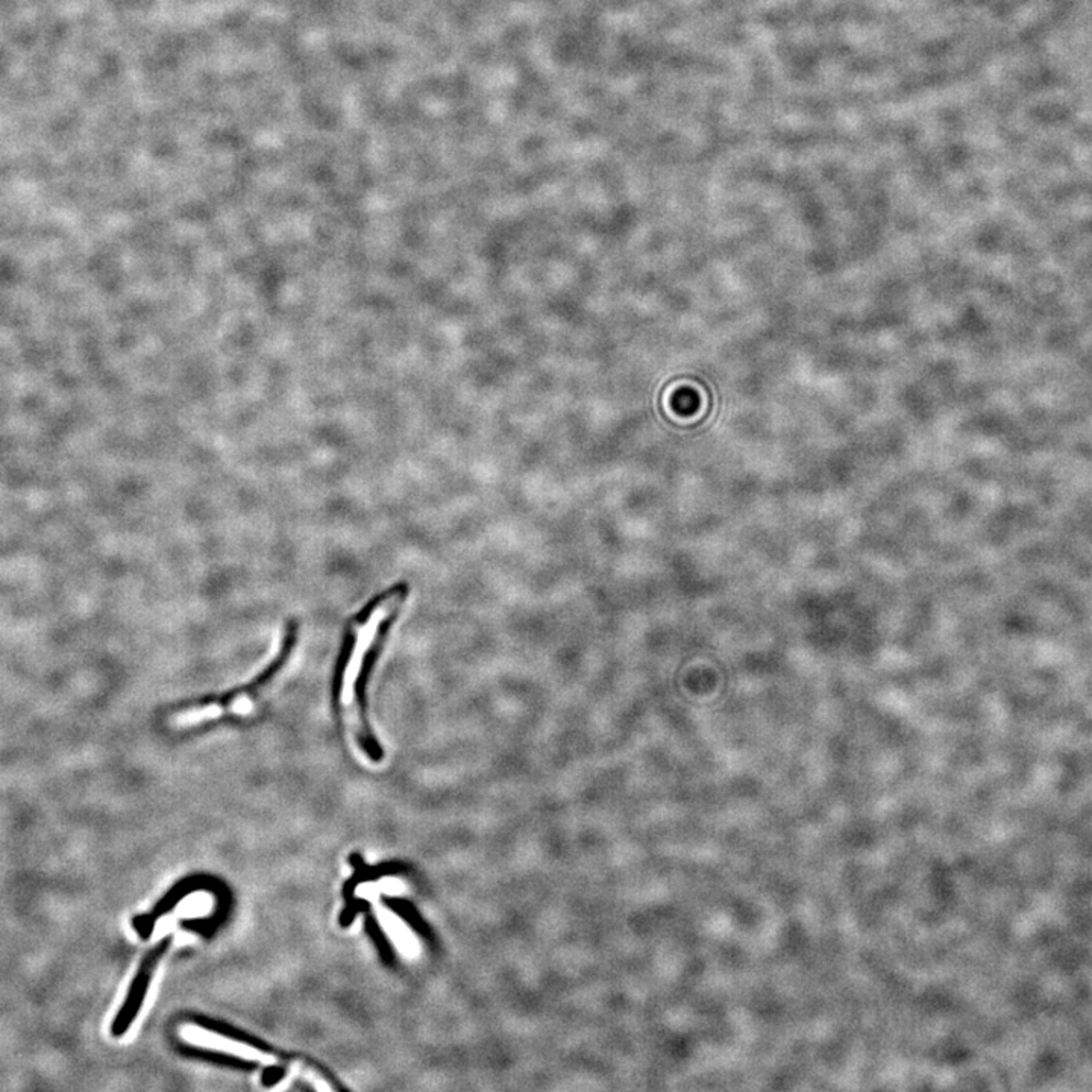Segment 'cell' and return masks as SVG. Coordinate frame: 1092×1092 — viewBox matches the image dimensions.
Returning <instances> with one entry per match:
<instances>
[{"label":"cell","mask_w":1092,"mask_h":1092,"mask_svg":"<svg viewBox=\"0 0 1092 1092\" xmlns=\"http://www.w3.org/2000/svg\"><path fill=\"white\" fill-rule=\"evenodd\" d=\"M405 581L375 596L350 621L334 677L335 712L343 733L373 763L384 759V750L373 735L367 718V683L393 623L407 601Z\"/></svg>","instance_id":"1"},{"label":"cell","mask_w":1092,"mask_h":1092,"mask_svg":"<svg viewBox=\"0 0 1092 1092\" xmlns=\"http://www.w3.org/2000/svg\"><path fill=\"white\" fill-rule=\"evenodd\" d=\"M297 623H289L282 638V648L269 665L265 666L257 677L240 688L232 689L224 695L207 696L204 700L193 701L181 708H175L170 713V723L175 727H196L200 724L212 721L232 718V716H247L257 710L263 698L267 695L277 678L282 675L285 666L290 662L298 645Z\"/></svg>","instance_id":"2"},{"label":"cell","mask_w":1092,"mask_h":1092,"mask_svg":"<svg viewBox=\"0 0 1092 1092\" xmlns=\"http://www.w3.org/2000/svg\"><path fill=\"white\" fill-rule=\"evenodd\" d=\"M172 938L162 939L154 948H150L142 964H140L139 971L132 979L131 986L128 989L127 998H125L122 1008L117 1012L116 1016L112 1019L111 1034L114 1038H122L129 1027L134 1023L135 1018L139 1015L140 1009H142L143 1001L146 998L147 989L150 986V981L154 977L155 966L162 959V954L166 953L169 948Z\"/></svg>","instance_id":"3"},{"label":"cell","mask_w":1092,"mask_h":1092,"mask_svg":"<svg viewBox=\"0 0 1092 1092\" xmlns=\"http://www.w3.org/2000/svg\"><path fill=\"white\" fill-rule=\"evenodd\" d=\"M219 881L215 880V879L205 878V876H195V878L184 879V880L179 881L178 885L170 889L166 896H162V900L152 909L150 913L132 918V927L137 930L140 938L147 939L150 933L154 931L157 919L162 918V915H166L170 909H174L175 906H177L178 901L184 898L185 896H189V894L196 893V891H205V889L214 891V889H219Z\"/></svg>","instance_id":"4"},{"label":"cell","mask_w":1092,"mask_h":1092,"mask_svg":"<svg viewBox=\"0 0 1092 1092\" xmlns=\"http://www.w3.org/2000/svg\"><path fill=\"white\" fill-rule=\"evenodd\" d=\"M350 865L354 866L355 874L343 886V898H345V909H343L342 915H340V926L348 927L355 916L360 912V900H355V889L358 883L363 881L375 880V879L383 878L387 874L398 873L401 869L400 863H383L380 866H367L363 861L360 854H352L350 858Z\"/></svg>","instance_id":"5"},{"label":"cell","mask_w":1092,"mask_h":1092,"mask_svg":"<svg viewBox=\"0 0 1092 1092\" xmlns=\"http://www.w3.org/2000/svg\"><path fill=\"white\" fill-rule=\"evenodd\" d=\"M383 901H384L385 906L392 909L400 918L404 919L408 926H412L420 936L431 935L427 923L423 921L419 912L416 911L415 906H413L410 901L404 900V898H397V896H383Z\"/></svg>","instance_id":"6"},{"label":"cell","mask_w":1092,"mask_h":1092,"mask_svg":"<svg viewBox=\"0 0 1092 1092\" xmlns=\"http://www.w3.org/2000/svg\"><path fill=\"white\" fill-rule=\"evenodd\" d=\"M182 1053L189 1054L193 1058L202 1059V1061L212 1062L217 1066H231L237 1069H250L257 1068V1062L245 1061V1059L237 1058L232 1054L220 1053V1051L202 1050V1049H193V1047H182Z\"/></svg>","instance_id":"7"},{"label":"cell","mask_w":1092,"mask_h":1092,"mask_svg":"<svg viewBox=\"0 0 1092 1092\" xmlns=\"http://www.w3.org/2000/svg\"><path fill=\"white\" fill-rule=\"evenodd\" d=\"M365 929L366 931H367V935L372 939L373 944L377 946L378 953H380L383 961H384L385 964H393L395 956H393L389 939L384 935V931L381 930L380 924H378V921H375V918H373L370 913H367V916H366Z\"/></svg>","instance_id":"8"},{"label":"cell","mask_w":1092,"mask_h":1092,"mask_svg":"<svg viewBox=\"0 0 1092 1092\" xmlns=\"http://www.w3.org/2000/svg\"><path fill=\"white\" fill-rule=\"evenodd\" d=\"M285 1076V1068L282 1066H269L263 1071L262 1082L264 1086H273V1084L282 1082Z\"/></svg>","instance_id":"9"}]
</instances>
